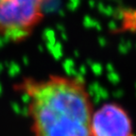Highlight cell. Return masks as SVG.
<instances>
[{
    "label": "cell",
    "mask_w": 136,
    "mask_h": 136,
    "mask_svg": "<svg viewBox=\"0 0 136 136\" xmlns=\"http://www.w3.org/2000/svg\"><path fill=\"white\" fill-rule=\"evenodd\" d=\"M13 90L27 99L33 136H92L95 107L81 77L60 74L44 78L25 77Z\"/></svg>",
    "instance_id": "cell-1"
},
{
    "label": "cell",
    "mask_w": 136,
    "mask_h": 136,
    "mask_svg": "<svg viewBox=\"0 0 136 136\" xmlns=\"http://www.w3.org/2000/svg\"><path fill=\"white\" fill-rule=\"evenodd\" d=\"M50 0H0V39L20 43L33 35Z\"/></svg>",
    "instance_id": "cell-2"
},
{
    "label": "cell",
    "mask_w": 136,
    "mask_h": 136,
    "mask_svg": "<svg viewBox=\"0 0 136 136\" xmlns=\"http://www.w3.org/2000/svg\"><path fill=\"white\" fill-rule=\"evenodd\" d=\"M92 136H134L130 115L116 102H107L94 111Z\"/></svg>",
    "instance_id": "cell-3"
}]
</instances>
